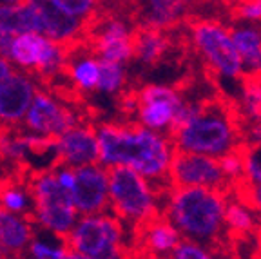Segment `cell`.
<instances>
[{
	"instance_id": "obj_1",
	"label": "cell",
	"mask_w": 261,
	"mask_h": 259,
	"mask_svg": "<svg viewBox=\"0 0 261 259\" xmlns=\"http://www.w3.org/2000/svg\"><path fill=\"white\" fill-rule=\"evenodd\" d=\"M100 163L106 167L125 165L135 169L149 182L169 178L172 145L171 138L142 123H102L96 127Z\"/></svg>"
},
{
	"instance_id": "obj_2",
	"label": "cell",
	"mask_w": 261,
	"mask_h": 259,
	"mask_svg": "<svg viewBox=\"0 0 261 259\" xmlns=\"http://www.w3.org/2000/svg\"><path fill=\"white\" fill-rule=\"evenodd\" d=\"M169 138L178 150L220 158L243 142L240 113L221 96L187 103V113L169 131Z\"/></svg>"
},
{
	"instance_id": "obj_3",
	"label": "cell",
	"mask_w": 261,
	"mask_h": 259,
	"mask_svg": "<svg viewBox=\"0 0 261 259\" xmlns=\"http://www.w3.org/2000/svg\"><path fill=\"white\" fill-rule=\"evenodd\" d=\"M227 194L208 187H172L163 216L178 228L181 238L208 247L220 241L225 228Z\"/></svg>"
},
{
	"instance_id": "obj_4",
	"label": "cell",
	"mask_w": 261,
	"mask_h": 259,
	"mask_svg": "<svg viewBox=\"0 0 261 259\" xmlns=\"http://www.w3.org/2000/svg\"><path fill=\"white\" fill-rule=\"evenodd\" d=\"M123 238V221L103 211L80 216L64 239L71 259H116L125 255Z\"/></svg>"
},
{
	"instance_id": "obj_5",
	"label": "cell",
	"mask_w": 261,
	"mask_h": 259,
	"mask_svg": "<svg viewBox=\"0 0 261 259\" xmlns=\"http://www.w3.org/2000/svg\"><path fill=\"white\" fill-rule=\"evenodd\" d=\"M109 170V205L116 218L138 227L147 219L162 214L158 209V192L151 182L125 165L107 167Z\"/></svg>"
},
{
	"instance_id": "obj_6",
	"label": "cell",
	"mask_w": 261,
	"mask_h": 259,
	"mask_svg": "<svg viewBox=\"0 0 261 259\" xmlns=\"http://www.w3.org/2000/svg\"><path fill=\"white\" fill-rule=\"evenodd\" d=\"M29 194L33 199V218L44 230L62 238L69 234L78 219V212L73 205L69 191L57 182L51 169L35 172L29 183Z\"/></svg>"
},
{
	"instance_id": "obj_7",
	"label": "cell",
	"mask_w": 261,
	"mask_h": 259,
	"mask_svg": "<svg viewBox=\"0 0 261 259\" xmlns=\"http://www.w3.org/2000/svg\"><path fill=\"white\" fill-rule=\"evenodd\" d=\"M69 47L53 42L38 31L15 35L9 45L8 60L13 67L35 71L38 76L51 78L65 73Z\"/></svg>"
},
{
	"instance_id": "obj_8",
	"label": "cell",
	"mask_w": 261,
	"mask_h": 259,
	"mask_svg": "<svg viewBox=\"0 0 261 259\" xmlns=\"http://www.w3.org/2000/svg\"><path fill=\"white\" fill-rule=\"evenodd\" d=\"M191 33L196 51L214 73L223 78H241L243 64L230 31L225 25L214 20L198 18L191 22Z\"/></svg>"
},
{
	"instance_id": "obj_9",
	"label": "cell",
	"mask_w": 261,
	"mask_h": 259,
	"mask_svg": "<svg viewBox=\"0 0 261 259\" xmlns=\"http://www.w3.org/2000/svg\"><path fill=\"white\" fill-rule=\"evenodd\" d=\"M171 187H208L230 192L232 182L225 176L220 160L208 154L174 149L169 165Z\"/></svg>"
},
{
	"instance_id": "obj_10",
	"label": "cell",
	"mask_w": 261,
	"mask_h": 259,
	"mask_svg": "<svg viewBox=\"0 0 261 259\" xmlns=\"http://www.w3.org/2000/svg\"><path fill=\"white\" fill-rule=\"evenodd\" d=\"M187 101L167 85H147L136 94V113L142 125L154 131H169L184 114Z\"/></svg>"
},
{
	"instance_id": "obj_11",
	"label": "cell",
	"mask_w": 261,
	"mask_h": 259,
	"mask_svg": "<svg viewBox=\"0 0 261 259\" xmlns=\"http://www.w3.org/2000/svg\"><path fill=\"white\" fill-rule=\"evenodd\" d=\"M22 123L29 133L57 140L62 133L76 125L78 118L73 109L64 106L51 93L37 91L33 101L29 103V109L25 111Z\"/></svg>"
},
{
	"instance_id": "obj_12",
	"label": "cell",
	"mask_w": 261,
	"mask_h": 259,
	"mask_svg": "<svg viewBox=\"0 0 261 259\" xmlns=\"http://www.w3.org/2000/svg\"><path fill=\"white\" fill-rule=\"evenodd\" d=\"M78 216L107 211L109 205V170L102 163L74 167V185L69 191Z\"/></svg>"
},
{
	"instance_id": "obj_13",
	"label": "cell",
	"mask_w": 261,
	"mask_h": 259,
	"mask_svg": "<svg viewBox=\"0 0 261 259\" xmlns=\"http://www.w3.org/2000/svg\"><path fill=\"white\" fill-rule=\"evenodd\" d=\"M37 91V82L25 71L18 73L13 69L9 74L0 78V125H20Z\"/></svg>"
},
{
	"instance_id": "obj_14",
	"label": "cell",
	"mask_w": 261,
	"mask_h": 259,
	"mask_svg": "<svg viewBox=\"0 0 261 259\" xmlns=\"http://www.w3.org/2000/svg\"><path fill=\"white\" fill-rule=\"evenodd\" d=\"M91 45L98 58L127 64L135 55V29L118 16L103 18L94 29Z\"/></svg>"
},
{
	"instance_id": "obj_15",
	"label": "cell",
	"mask_w": 261,
	"mask_h": 259,
	"mask_svg": "<svg viewBox=\"0 0 261 259\" xmlns=\"http://www.w3.org/2000/svg\"><path fill=\"white\" fill-rule=\"evenodd\" d=\"M58 162L69 167H82L100 162L96 129L91 125H73L57 138Z\"/></svg>"
},
{
	"instance_id": "obj_16",
	"label": "cell",
	"mask_w": 261,
	"mask_h": 259,
	"mask_svg": "<svg viewBox=\"0 0 261 259\" xmlns=\"http://www.w3.org/2000/svg\"><path fill=\"white\" fill-rule=\"evenodd\" d=\"M33 2L40 15V33L53 42L73 47L84 37V33L89 31L91 22L67 15L49 0H33Z\"/></svg>"
},
{
	"instance_id": "obj_17",
	"label": "cell",
	"mask_w": 261,
	"mask_h": 259,
	"mask_svg": "<svg viewBox=\"0 0 261 259\" xmlns=\"http://www.w3.org/2000/svg\"><path fill=\"white\" fill-rule=\"evenodd\" d=\"M138 248L143 255H169L178 245L181 234L163 214L147 219L135 227Z\"/></svg>"
},
{
	"instance_id": "obj_18",
	"label": "cell",
	"mask_w": 261,
	"mask_h": 259,
	"mask_svg": "<svg viewBox=\"0 0 261 259\" xmlns=\"http://www.w3.org/2000/svg\"><path fill=\"white\" fill-rule=\"evenodd\" d=\"M33 236V225L24 214L0 206V257L24 255Z\"/></svg>"
},
{
	"instance_id": "obj_19",
	"label": "cell",
	"mask_w": 261,
	"mask_h": 259,
	"mask_svg": "<svg viewBox=\"0 0 261 259\" xmlns=\"http://www.w3.org/2000/svg\"><path fill=\"white\" fill-rule=\"evenodd\" d=\"M0 31L13 37L20 33H40V15L35 2H0Z\"/></svg>"
},
{
	"instance_id": "obj_20",
	"label": "cell",
	"mask_w": 261,
	"mask_h": 259,
	"mask_svg": "<svg viewBox=\"0 0 261 259\" xmlns=\"http://www.w3.org/2000/svg\"><path fill=\"white\" fill-rule=\"evenodd\" d=\"M187 4L179 0H138L140 28L171 29L181 20Z\"/></svg>"
},
{
	"instance_id": "obj_21",
	"label": "cell",
	"mask_w": 261,
	"mask_h": 259,
	"mask_svg": "<svg viewBox=\"0 0 261 259\" xmlns=\"http://www.w3.org/2000/svg\"><path fill=\"white\" fill-rule=\"evenodd\" d=\"M230 37L240 53L243 74H261V28L240 25L230 31Z\"/></svg>"
},
{
	"instance_id": "obj_22",
	"label": "cell",
	"mask_w": 261,
	"mask_h": 259,
	"mask_svg": "<svg viewBox=\"0 0 261 259\" xmlns=\"http://www.w3.org/2000/svg\"><path fill=\"white\" fill-rule=\"evenodd\" d=\"M169 45H171V42L162 29L140 28L138 31H135V55H133V58H136L143 65H154L165 57Z\"/></svg>"
},
{
	"instance_id": "obj_23",
	"label": "cell",
	"mask_w": 261,
	"mask_h": 259,
	"mask_svg": "<svg viewBox=\"0 0 261 259\" xmlns=\"http://www.w3.org/2000/svg\"><path fill=\"white\" fill-rule=\"evenodd\" d=\"M65 74L69 76L71 84L80 91H94L100 74V58L96 55H78L67 57Z\"/></svg>"
},
{
	"instance_id": "obj_24",
	"label": "cell",
	"mask_w": 261,
	"mask_h": 259,
	"mask_svg": "<svg viewBox=\"0 0 261 259\" xmlns=\"http://www.w3.org/2000/svg\"><path fill=\"white\" fill-rule=\"evenodd\" d=\"M225 227L232 236H249L256 228V219L252 216V211L247 209L243 203H228L225 206Z\"/></svg>"
},
{
	"instance_id": "obj_25",
	"label": "cell",
	"mask_w": 261,
	"mask_h": 259,
	"mask_svg": "<svg viewBox=\"0 0 261 259\" xmlns=\"http://www.w3.org/2000/svg\"><path fill=\"white\" fill-rule=\"evenodd\" d=\"M127 80L125 64L102 60L100 58V74H98L96 89L103 94H118Z\"/></svg>"
},
{
	"instance_id": "obj_26",
	"label": "cell",
	"mask_w": 261,
	"mask_h": 259,
	"mask_svg": "<svg viewBox=\"0 0 261 259\" xmlns=\"http://www.w3.org/2000/svg\"><path fill=\"white\" fill-rule=\"evenodd\" d=\"M28 154L29 145L25 134L13 133L11 127H4V131H0V158L20 163L28 162Z\"/></svg>"
},
{
	"instance_id": "obj_27",
	"label": "cell",
	"mask_w": 261,
	"mask_h": 259,
	"mask_svg": "<svg viewBox=\"0 0 261 259\" xmlns=\"http://www.w3.org/2000/svg\"><path fill=\"white\" fill-rule=\"evenodd\" d=\"M0 206L16 214H25L33 206L31 194L18 183H0Z\"/></svg>"
},
{
	"instance_id": "obj_28",
	"label": "cell",
	"mask_w": 261,
	"mask_h": 259,
	"mask_svg": "<svg viewBox=\"0 0 261 259\" xmlns=\"http://www.w3.org/2000/svg\"><path fill=\"white\" fill-rule=\"evenodd\" d=\"M238 150L243 162V178L261 185V142H241Z\"/></svg>"
},
{
	"instance_id": "obj_29",
	"label": "cell",
	"mask_w": 261,
	"mask_h": 259,
	"mask_svg": "<svg viewBox=\"0 0 261 259\" xmlns=\"http://www.w3.org/2000/svg\"><path fill=\"white\" fill-rule=\"evenodd\" d=\"M28 252L35 259H71V252L64 241H47V239L35 238L28 245Z\"/></svg>"
},
{
	"instance_id": "obj_30",
	"label": "cell",
	"mask_w": 261,
	"mask_h": 259,
	"mask_svg": "<svg viewBox=\"0 0 261 259\" xmlns=\"http://www.w3.org/2000/svg\"><path fill=\"white\" fill-rule=\"evenodd\" d=\"M49 2L60 8L67 15L76 16L86 22H91V18H94L98 6H100V0H49Z\"/></svg>"
},
{
	"instance_id": "obj_31",
	"label": "cell",
	"mask_w": 261,
	"mask_h": 259,
	"mask_svg": "<svg viewBox=\"0 0 261 259\" xmlns=\"http://www.w3.org/2000/svg\"><path fill=\"white\" fill-rule=\"evenodd\" d=\"M207 248L208 247H205L203 243H198L194 239L181 238L169 255H171L172 259H207L214 255L211 250H207Z\"/></svg>"
},
{
	"instance_id": "obj_32",
	"label": "cell",
	"mask_w": 261,
	"mask_h": 259,
	"mask_svg": "<svg viewBox=\"0 0 261 259\" xmlns=\"http://www.w3.org/2000/svg\"><path fill=\"white\" fill-rule=\"evenodd\" d=\"M232 16L240 22L259 24L261 0H232Z\"/></svg>"
},
{
	"instance_id": "obj_33",
	"label": "cell",
	"mask_w": 261,
	"mask_h": 259,
	"mask_svg": "<svg viewBox=\"0 0 261 259\" xmlns=\"http://www.w3.org/2000/svg\"><path fill=\"white\" fill-rule=\"evenodd\" d=\"M218 160H220V165L223 169L225 176L230 182H234L238 178H243V162H241V154L238 150V147L234 150H230V152L220 156Z\"/></svg>"
},
{
	"instance_id": "obj_34",
	"label": "cell",
	"mask_w": 261,
	"mask_h": 259,
	"mask_svg": "<svg viewBox=\"0 0 261 259\" xmlns=\"http://www.w3.org/2000/svg\"><path fill=\"white\" fill-rule=\"evenodd\" d=\"M11 40H13V35H8V33H2V31H0V55H2V57L8 58Z\"/></svg>"
},
{
	"instance_id": "obj_35",
	"label": "cell",
	"mask_w": 261,
	"mask_h": 259,
	"mask_svg": "<svg viewBox=\"0 0 261 259\" xmlns=\"http://www.w3.org/2000/svg\"><path fill=\"white\" fill-rule=\"evenodd\" d=\"M13 71V64L6 57L0 55V78H4L6 74H9Z\"/></svg>"
},
{
	"instance_id": "obj_36",
	"label": "cell",
	"mask_w": 261,
	"mask_h": 259,
	"mask_svg": "<svg viewBox=\"0 0 261 259\" xmlns=\"http://www.w3.org/2000/svg\"><path fill=\"white\" fill-rule=\"evenodd\" d=\"M257 78V84H259V113H261V74H254Z\"/></svg>"
},
{
	"instance_id": "obj_37",
	"label": "cell",
	"mask_w": 261,
	"mask_h": 259,
	"mask_svg": "<svg viewBox=\"0 0 261 259\" xmlns=\"http://www.w3.org/2000/svg\"><path fill=\"white\" fill-rule=\"evenodd\" d=\"M257 239H259V245H257V254L256 255H261V230H259V236H257Z\"/></svg>"
},
{
	"instance_id": "obj_38",
	"label": "cell",
	"mask_w": 261,
	"mask_h": 259,
	"mask_svg": "<svg viewBox=\"0 0 261 259\" xmlns=\"http://www.w3.org/2000/svg\"><path fill=\"white\" fill-rule=\"evenodd\" d=\"M198 2H205V0H189V4H198Z\"/></svg>"
},
{
	"instance_id": "obj_39",
	"label": "cell",
	"mask_w": 261,
	"mask_h": 259,
	"mask_svg": "<svg viewBox=\"0 0 261 259\" xmlns=\"http://www.w3.org/2000/svg\"><path fill=\"white\" fill-rule=\"evenodd\" d=\"M0 2H22V0H0Z\"/></svg>"
},
{
	"instance_id": "obj_40",
	"label": "cell",
	"mask_w": 261,
	"mask_h": 259,
	"mask_svg": "<svg viewBox=\"0 0 261 259\" xmlns=\"http://www.w3.org/2000/svg\"><path fill=\"white\" fill-rule=\"evenodd\" d=\"M179 2H184V4H187V6H189V0H179Z\"/></svg>"
}]
</instances>
